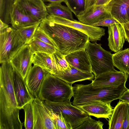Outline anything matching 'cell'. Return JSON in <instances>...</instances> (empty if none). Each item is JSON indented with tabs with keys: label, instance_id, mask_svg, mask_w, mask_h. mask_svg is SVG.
I'll use <instances>...</instances> for the list:
<instances>
[{
	"label": "cell",
	"instance_id": "6da1fadb",
	"mask_svg": "<svg viewBox=\"0 0 129 129\" xmlns=\"http://www.w3.org/2000/svg\"><path fill=\"white\" fill-rule=\"evenodd\" d=\"M0 67V129H22L20 109L14 89L13 67L10 62L1 63Z\"/></svg>",
	"mask_w": 129,
	"mask_h": 129
},
{
	"label": "cell",
	"instance_id": "7a4b0ae2",
	"mask_svg": "<svg viewBox=\"0 0 129 129\" xmlns=\"http://www.w3.org/2000/svg\"><path fill=\"white\" fill-rule=\"evenodd\" d=\"M39 26L52 41L57 50L65 55L85 49L90 41L89 37L84 33L46 18L41 21Z\"/></svg>",
	"mask_w": 129,
	"mask_h": 129
},
{
	"label": "cell",
	"instance_id": "3957f363",
	"mask_svg": "<svg viewBox=\"0 0 129 129\" xmlns=\"http://www.w3.org/2000/svg\"><path fill=\"white\" fill-rule=\"evenodd\" d=\"M125 83L116 88L94 87L91 83L86 85L76 84L73 86L74 100L72 105L76 106L101 102L111 103L119 99L127 88Z\"/></svg>",
	"mask_w": 129,
	"mask_h": 129
},
{
	"label": "cell",
	"instance_id": "277c9868",
	"mask_svg": "<svg viewBox=\"0 0 129 129\" xmlns=\"http://www.w3.org/2000/svg\"><path fill=\"white\" fill-rule=\"evenodd\" d=\"M73 95L72 85L47 73L42 85L38 98L43 101L62 103L70 100Z\"/></svg>",
	"mask_w": 129,
	"mask_h": 129
},
{
	"label": "cell",
	"instance_id": "5b68a950",
	"mask_svg": "<svg viewBox=\"0 0 129 129\" xmlns=\"http://www.w3.org/2000/svg\"><path fill=\"white\" fill-rule=\"evenodd\" d=\"M88 42L85 50L91 64L94 77L104 73L115 70L113 60V54L102 47L96 42Z\"/></svg>",
	"mask_w": 129,
	"mask_h": 129
},
{
	"label": "cell",
	"instance_id": "8992f818",
	"mask_svg": "<svg viewBox=\"0 0 129 129\" xmlns=\"http://www.w3.org/2000/svg\"><path fill=\"white\" fill-rule=\"evenodd\" d=\"M25 43L17 29L9 27L0 31V62H10Z\"/></svg>",
	"mask_w": 129,
	"mask_h": 129
},
{
	"label": "cell",
	"instance_id": "52a82bcc",
	"mask_svg": "<svg viewBox=\"0 0 129 129\" xmlns=\"http://www.w3.org/2000/svg\"><path fill=\"white\" fill-rule=\"evenodd\" d=\"M43 102L54 113L58 114L60 112L66 121L71 125L72 129H75L81 125L89 116L82 109L72 105L70 100L62 103Z\"/></svg>",
	"mask_w": 129,
	"mask_h": 129
},
{
	"label": "cell",
	"instance_id": "ba28073f",
	"mask_svg": "<svg viewBox=\"0 0 129 129\" xmlns=\"http://www.w3.org/2000/svg\"><path fill=\"white\" fill-rule=\"evenodd\" d=\"M46 18L53 22L68 26L84 33L89 37L90 41L92 42L101 40L105 34V30L103 28L85 24L75 20H72L49 15Z\"/></svg>",
	"mask_w": 129,
	"mask_h": 129
},
{
	"label": "cell",
	"instance_id": "9c48e42d",
	"mask_svg": "<svg viewBox=\"0 0 129 129\" xmlns=\"http://www.w3.org/2000/svg\"><path fill=\"white\" fill-rule=\"evenodd\" d=\"M34 129H56L50 110L39 98L32 101Z\"/></svg>",
	"mask_w": 129,
	"mask_h": 129
},
{
	"label": "cell",
	"instance_id": "30bf717a",
	"mask_svg": "<svg viewBox=\"0 0 129 129\" xmlns=\"http://www.w3.org/2000/svg\"><path fill=\"white\" fill-rule=\"evenodd\" d=\"M108 4L103 5L93 4L81 11L76 17L81 23L91 25L105 19L112 17Z\"/></svg>",
	"mask_w": 129,
	"mask_h": 129
},
{
	"label": "cell",
	"instance_id": "8fae6325",
	"mask_svg": "<svg viewBox=\"0 0 129 129\" xmlns=\"http://www.w3.org/2000/svg\"><path fill=\"white\" fill-rule=\"evenodd\" d=\"M128 75L115 70L102 73L92 81L93 86L96 88H116L126 83Z\"/></svg>",
	"mask_w": 129,
	"mask_h": 129
},
{
	"label": "cell",
	"instance_id": "7c38bea8",
	"mask_svg": "<svg viewBox=\"0 0 129 129\" xmlns=\"http://www.w3.org/2000/svg\"><path fill=\"white\" fill-rule=\"evenodd\" d=\"M34 54L29 45L25 44L19 49L10 61L13 67L24 79L32 67Z\"/></svg>",
	"mask_w": 129,
	"mask_h": 129
},
{
	"label": "cell",
	"instance_id": "4fadbf2b",
	"mask_svg": "<svg viewBox=\"0 0 129 129\" xmlns=\"http://www.w3.org/2000/svg\"><path fill=\"white\" fill-rule=\"evenodd\" d=\"M14 4L19 10L38 22L46 18L48 15L46 5L42 0H16Z\"/></svg>",
	"mask_w": 129,
	"mask_h": 129
},
{
	"label": "cell",
	"instance_id": "5bb4252c",
	"mask_svg": "<svg viewBox=\"0 0 129 129\" xmlns=\"http://www.w3.org/2000/svg\"><path fill=\"white\" fill-rule=\"evenodd\" d=\"M13 80L17 107L20 110L22 109L25 105L33 100L34 98L29 92L25 79L14 67Z\"/></svg>",
	"mask_w": 129,
	"mask_h": 129
},
{
	"label": "cell",
	"instance_id": "9a60e30c",
	"mask_svg": "<svg viewBox=\"0 0 129 129\" xmlns=\"http://www.w3.org/2000/svg\"><path fill=\"white\" fill-rule=\"evenodd\" d=\"M112 16L129 32V0H111L108 3Z\"/></svg>",
	"mask_w": 129,
	"mask_h": 129
},
{
	"label": "cell",
	"instance_id": "2e32d148",
	"mask_svg": "<svg viewBox=\"0 0 129 129\" xmlns=\"http://www.w3.org/2000/svg\"><path fill=\"white\" fill-rule=\"evenodd\" d=\"M47 73L41 67L34 65L27 74L25 82L29 92L34 98H38L42 85Z\"/></svg>",
	"mask_w": 129,
	"mask_h": 129
},
{
	"label": "cell",
	"instance_id": "e0dca14e",
	"mask_svg": "<svg viewBox=\"0 0 129 129\" xmlns=\"http://www.w3.org/2000/svg\"><path fill=\"white\" fill-rule=\"evenodd\" d=\"M108 46L112 51L117 52L121 50L125 41V30L120 23L115 24L108 27Z\"/></svg>",
	"mask_w": 129,
	"mask_h": 129
},
{
	"label": "cell",
	"instance_id": "ac0fdd59",
	"mask_svg": "<svg viewBox=\"0 0 129 129\" xmlns=\"http://www.w3.org/2000/svg\"><path fill=\"white\" fill-rule=\"evenodd\" d=\"M68 63L84 72L92 73L91 64L85 49L73 52L65 56Z\"/></svg>",
	"mask_w": 129,
	"mask_h": 129
},
{
	"label": "cell",
	"instance_id": "d6986e66",
	"mask_svg": "<svg viewBox=\"0 0 129 129\" xmlns=\"http://www.w3.org/2000/svg\"><path fill=\"white\" fill-rule=\"evenodd\" d=\"M82 109L89 116H94L97 118H109L113 109L110 103L97 102L77 106Z\"/></svg>",
	"mask_w": 129,
	"mask_h": 129
},
{
	"label": "cell",
	"instance_id": "ffe728a7",
	"mask_svg": "<svg viewBox=\"0 0 129 129\" xmlns=\"http://www.w3.org/2000/svg\"><path fill=\"white\" fill-rule=\"evenodd\" d=\"M70 65L71 69L54 76L71 85L77 82L93 80L94 75L92 73L83 71Z\"/></svg>",
	"mask_w": 129,
	"mask_h": 129
},
{
	"label": "cell",
	"instance_id": "44dd1931",
	"mask_svg": "<svg viewBox=\"0 0 129 129\" xmlns=\"http://www.w3.org/2000/svg\"><path fill=\"white\" fill-rule=\"evenodd\" d=\"M127 103L120 101L113 109L109 120V129H122L127 111Z\"/></svg>",
	"mask_w": 129,
	"mask_h": 129
},
{
	"label": "cell",
	"instance_id": "7402d4cb",
	"mask_svg": "<svg viewBox=\"0 0 129 129\" xmlns=\"http://www.w3.org/2000/svg\"><path fill=\"white\" fill-rule=\"evenodd\" d=\"M11 17V24L16 29L31 25L39 22L30 16L19 10L15 4Z\"/></svg>",
	"mask_w": 129,
	"mask_h": 129
},
{
	"label": "cell",
	"instance_id": "603a6c76",
	"mask_svg": "<svg viewBox=\"0 0 129 129\" xmlns=\"http://www.w3.org/2000/svg\"><path fill=\"white\" fill-rule=\"evenodd\" d=\"M32 63L34 65L41 67L47 73L53 75L57 72L51 54L43 52H36L33 55Z\"/></svg>",
	"mask_w": 129,
	"mask_h": 129
},
{
	"label": "cell",
	"instance_id": "cb8c5ba5",
	"mask_svg": "<svg viewBox=\"0 0 129 129\" xmlns=\"http://www.w3.org/2000/svg\"><path fill=\"white\" fill-rule=\"evenodd\" d=\"M113 54L114 67L120 71L129 75V48L121 50Z\"/></svg>",
	"mask_w": 129,
	"mask_h": 129
},
{
	"label": "cell",
	"instance_id": "d4e9b609",
	"mask_svg": "<svg viewBox=\"0 0 129 129\" xmlns=\"http://www.w3.org/2000/svg\"><path fill=\"white\" fill-rule=\"evenodd\" d=\"M61 3H50L46 5L48 15L63 18L74 20L72 12L67 6Z\"/></svg>",
	"mask_w": 129,
	"mask_h": 129
},
{
	"label": "cell",
	"instance_id": "484cf974",
	"mask_svg": "<svg viewBox=\"0 0 129 129\" xmlns=\"http://www.w3.org/2000/svg\"><path fill=\"white\" fill-rule=\"evenodd\" d=\"M33 54L36 52H43L52 54L57 50L55 47L33 37L28 45Z\"/></svg>",
	"mask_w": 129,
	"mask_h": 129
},
{
	"label": "cell",
	"instance_id": "4316f807",
	"mask_svg": "<svg viewBox=\"0 0 129 129\" xmlns=\"http://www.w3.org/2000/svg\"><path fill=\"white\" fill-rule=\"evenodd\" d=\"M14 5V0H0V20L8 25Z\"/></svg>",
	"mask_w": 129,
	"mask_h": 129
},
{
	"label": "cell",
	"instance_id": "83f0119b",
	"mask_svg": "<svg viewBox=\"0 0 129 129\" xmlns=\"http://www.w3.org/2000/svg\"><path fill=\"white\" fill-rule=\"evenodd\" d=\"M51 55L57 71V73L55 75L71 69L70 65L66 59L65 55L62 54L57 50L51 54Z\"/></svg>",
	"mask_w": 129,
	"mask_h": 129
},
{
	"label": "cell",
	"instance_id": "f1b7e54d",
	"mask_svg": "<svg viewBox=\"0 0 129 129\" xmlns=\"http://www.w3.org/2000/svg\"><path fill=\"white\" fill-rule=\"evenodd\" d=\"M41 22H39L31 25L16 29L24 42L25 45H29L30 44Z\"/></svg>",
	"mask_w": 129,
	"mask_h": 129
},
{
	"label": "cell",
	"instance_id": "f546056e",
	"mask_svg": "<svg viewBox=\"0 0 129 129\" xmlns=\"http://www.w3.org/2000/svg\"><path fill=\"white\" fill-rule=\"evenodd\" d=\"M32 101L26 104L22 108L25 112L24 125L26 129H34V117Z\"/></svg>",
	"mask_w": 129,
	"mask_h": 129
},
{
	"label": "cell",
	"instance_id": "4dcf8cb0",
	"mask_svg": "<svg viewBox=\"0 0 129 129\" xmlns=\"http://www.w3.org/2000/svg\"><path fill=\"white\" fill-rule=\"evenodd\" d=\"M50 110L56 129H72L71 125L66 121L60 112L56 114Z\"/></svg>",
	"mask_w": 129,
	"mask_h": 129
},
{
	"label": "cell",
	"instance_id": "1f68e13d",
	"mask_svg": "<svg viewBox=\"0 0 129 129\" xmlns=\"http://www.w3.org/2000/svg\"><path fill=\"white\" fill-rule=\"evenodd\" d=\"M65 3L76 16L80 12L84 9L85 0H67Z\"/></svg>",
	"mask_w": 129,
	"mask_h": 129
},
{
	"label": "cell",
	"instance_id": "d6a6232c",
	"mask_svg": "<svg viewBox=\"0 0 129 129\" xmlns=\"http://www.w3.org/2000/svg\"><path fill=\"white\" fill-rule=\"evenodd\" d=\"M103 125L102 122L96 120L89 116L85 121L75 129H103Z\"/></svg>",
	"mask_w": 129,
	"mask_h": 129
},
{
	"label": "cell",
	"instance_id": "836d02e7",
	"mask_svg": "<svg viewBox=\"0 0 129 129\" xmlns=\"http://www.w3.org/2000/svg\"><path fill=\"white\" fill-rule=\"evenodd\" d=\"M33 37L55 47L54 44L49 37L39 26L36 30Z\"/></svg>",
	"mask_w": 129,
	"mask_h": 129
},
{
	"label": "cell",
	"instance_id": "e575fe53",
	"mask_svg": "<svg viewBox=\"0 0 129 129\" xmlns=\"http://www.w3.org/2000/svg\"><path fill=\"white\" fill-rule=\"evenodd\" d=\"M119 23L112 17L108 18L98 22L92 24L91 25L95 26H107L108 27L112 25Z\"/></svg>",
	"mask_w": 129,
	"mask_h": 129
},
{
	"label": "cell",
	"instance_id": "d590c367",
	"mask_svg": "<svg viewBox=\"0 0 129 129\" xmlns=\"http://www.w3.org/2000/svg\"><path fill=\"white\" fill-rule=\"evenodd\" d=\"M122 129H129V104H127V111L123 123Z\"/></svg>",
	"mask_w": 129,
	"mask_h": 129
},
{
	"label": "cell",
	"instance_id": "8d00e7d4",
	"mask_svg": "<svg viewBox=\"0 0 129 129\" xmlns=\"http://www.w3.org/2000/svg\"><path fill=\"white\" fill-rule=\"evenodd\" d=\"M122 101L129 104V89L124 91L119 99Z\"/></svg>",
	"mask_w": 129,
	"mask_h": 129
},
{
	"label": "cell",
	"instance_id": "74e56055",
	"mask_svg": "<svg viewBox=\"0 0 129 129\" xmlns=\"http://www.w3.org/2000/svg\"><path fill=\"white\" fill-rule=\"evenodd\" d=\"M111 0H95L94 5H105L108 4Z\"/></svg>",
	"mask_w": 129,
	"mask_h": 129
},
{
	"label": "cell",
	"instance_id": "f35d334b",
	"mask_svg": "<svg viewBox=\"0 0 129 129\" xmlns=\"http://www.w3.org/2000/svg\"><path fill=\"white\" fill-rule=\"evenodd\" d=\"M8 27L9 25L8 24L4 23L0 20V31H3L5 29Z\"/></svg>",
	"mask_w": 129,
	"mask_h": 129
},
{
	"label": "cell",
	"instance_id": "ab89813d",
	"mask_svg": "<svg viewBox=\"0 0 129 129\" xmlns=\"http://www.w3.org/2000/svg\"><path fill=\"white\" fill-rule=\"evenodd\" d=\"M95 1V0H85V5L84 9L93 5Z\"/></svg>",
	"mask_w": 129,
	"mask_h": 129
},
{
	"label": "cell",
	"instance_id": "60d3db41",
	"mask_svg": "<svg viewBox=\"0 0 129 129\" xmlns=\"http://www.w3.org/2000/svg\"><path fill=\"white\" fill-rule=\"evenodd\" d=\"M44 2H48L50 3H61L62 2L65 3L67 0H42Z\"/></svg>",
	"mask_w": 129,
	"mask_h": 129
},
{
	"label": "cell",
	"instance_id": "b9f144b4",
	"mask_svg": "<svg viewBox=\"0 0 129 129\" xmlns=\"http://www.w3.org/2000/svg\"><path fill=\"white\" fill-rule=\"evenodd\" d=\"M125 34L126 36V40L128 42L129 41V32H126L125 31Z\"/></svg>",
	"mask_w": 129,
	"mask_h": 129
},
{
	"label": "cell",
	"instance_id": "7bdbcfd3",
	"mask_svg": "<svg viewBox=\"0 0 129 129\" xmlns=\"http://www.w3.org/2000/svg\"><path fill=\"white\" fill-rule=\"evenodd\" d=\"M16 0H14V2L16 1Z\"/></svg>",
	"mask_w": 129,
	"mask_h": 129
},
{
	"label": "cell",
	"instance_id": "ee69618b",
	"mask_svg": "<svg viewBox=\"0 0 129 129\" xmlns=\"http://www.w3.org/2000/svg\"><path fill=\"white\" fill-rule=\"evenodd\" d=\"M127 42H128V43L129 44V41H128Z\"/></svg>",
	"mask_w": 129,
	"mask_h": 129
}]
</instances>
